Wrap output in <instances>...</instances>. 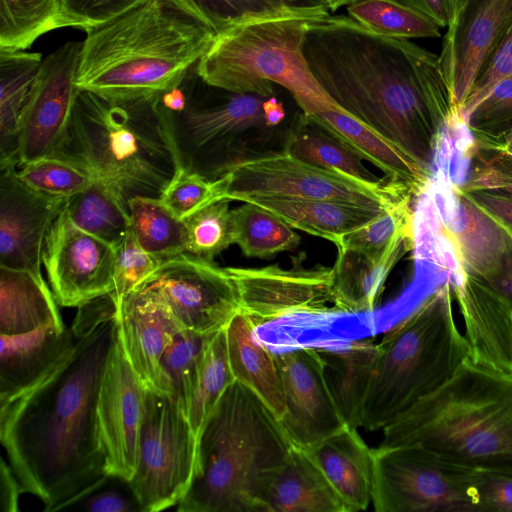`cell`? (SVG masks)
<instances>
[{
  "label": "cell",
  "mask_w": 512,
  "mask_h": 512,
  "mask_svg": "<svg viewBox=\"0 0 512 512\" xmlns=\"http://www.w3.org/2000/svg\"><path fill=\"white\" fill-rule=\"evenodd\" d=\"M73 341L34 385L0 404V442L22 493L44 511L75 505L107 482L97 400L117 335L110 295L77 308Z\"/></svg>",
  "instance_id": "6da1fadb"
},
{
  "label": "cell",
  "mask_w": 512,
  "mask_h": 512,
  "mask_svg": "<svg viewBox=\"0 0 512 512\" xmlns=\"http://www.w3.org/2000/svg\"><path fill=\"white\" fill-rule=\"evenodd\" d=\"M303 53L315 79L344 113L431 173L446 121L403 39L378 35L351 17L326 15L308 21Z\"/></svg>",
  "instance_id": "7a4b0ae2"
},
{
  "label": "cell",
  "mask_w": 512,
  "mask_h": 512,
  "mask_svg": "<svg viewBox=\"0 0 512 512\" xmlns=\"http://www.w3.org/2000/svg\"><path fill=\"white\" fill-rule=\"evenodd\" d=\"M54 156L105 185L127 211L133 198L160 199L181 167L160 95L115 98L78 89Z\"/></svg>",
  "instance_id": "3957f363"
},
{
  "label": "cell",
  "mask_w": 512,
  "mask_h": 512,
  "mask_svg": "<svg viewBox=\"0 0 512 512\" xmlns=\"http://www.w3.org/2000/svg\"><path fill=\"white\" fill-rule=\"evenodd\" d=\"M214 37L167 0H144L86 31L75 86L115 98L160 95L183 80Z\"/></svg>",
  "instance_id": "277c9868"
},
{
  "label": "cell",
  "mask_w": 512,
  "mask_h": 512,
  "mask_svg": "<svg viewBox=\"0 0 512 512\" xmlns=\"http://www.w3.org/2000/svg\"><path fill=\"white\" fill-rule=\"evenodd\" d=\"M382 430V447L418 446L469 468L512 472V377L466 360Z\"/></svg>",
  "instance_id": "5b68a950"
},
{
  "label": "cell",
  "mask_w": 512,
  "mask_h": 512,
  "mask_svg": "<svg viewBox=\"0 0 512 512\" xmlns=\"http://www.w3.org/2000/svg\"><path fill=\"white\" fill-rule=\"evenodd\" d=\"M292 447L276 416L235 380L199 435L196 474L177 511L261 512V487Z\"/></svg>",
  "instance_id": "8992f818"
},
{
  "label": "cell",
  "mask_w": 512,
  "mask_h": 512,
  "mask_svg": "<svg viewBox=\"0 0 512 512\" xmlns=\"http://www.w3.org/2000/svg\"><path fill=\"white\" fill-rule=\"evenodd\" d=\"M237 287L240 310L257 339L275 353L302 347H334L376 336L374 312L339 309L332 268L226 267Z\"/></svg>",
  "instance_id": "52a82bcc"
},
{
  "label": "cell",
  "mask_w": 512,
  "mask_h": 512,
  "mask_svg": "<svg viewBox=\"0 0 512 512\" xmlns=\"http://www.w3.org/2000/svg\"><path fill=\"white\" fill-rule=\"evenodd\" d=\"M361 428L383 429L458 371L469 345L454 320L450 283L382 333Z\"/></svg>",
  "instance_id": "ba28073f"
},
{
  "label": "cell",
  "mask_w": 512,
  "mask_h": 512,
  "mask_svg": "<svg viewBox=\"0 0 512 512\" xmlns=\"http://www.w3.org/2000/svg\"><path fill=\"white\" fill-rule=\"evenodd\" d=\"M196 65L182 80L184 108L166 113L181 167L213 180L243 160L270 153L265 147L279 136L286 111L274 95L208 85Z\"/></svg>",
  "instance_id": "9c48e42d"
},
{
  "label": "cell",
  "mask_w": 512,
  "mask_h": 512,
  "mask_svg": "<svg viewBox=\"0 0 512 512\" xmlns=\"http://www.w3.org/2000/svg\"><path fill=\"white\" fill-rule=\"evenodd\" d=\"M310 19L280 17L235 25L215 35L196 65L197 74L208 85L235 93L272 96L276 83L305 114L342 111L305 59L303 42Z\"/></svg>",
  "instance_id": "30bf717a"
},
{
  "label": "cell",
  "mask_w": 512,
  "mask_h": 512,
  "mask_svg": "<svg viewBox=\"0 0 512 512\" xmlns=\"http://www.w3.org/2000/svg\"><path fill=\"white\" fill-rule=\"evenodd\" d=\"M225 200L250 197L333 200L389 207L418 194L385 180L364 181L351 175L304 162L284 151L243 160L224 174Z\"/></svg>",
  "instance_id": "8fae6325"
},
{
  "label": "cell",
  "mask_w": 512,
  "mask_h": 512,
  "mask_svg": "<svg viewBox=\"0 0 512 512\" xmlns=\"http://www.w3.org/2000/svg\"><path fill=\"white\" fill-rule=\"evenodd\" d=\"M377 512H479L474 471L418 446L374 448Z\"/></svg>",
  "instance_id": "7c38bea8"
},
{
  "label": "cell",
  "mask_w": 512,
  "mask_h": 512,
  "mask_svg": "<svg viewBox=\"0 0 512 512\" xmlns=\"http://www.w3.org/2000/svg\"><path fill=\"white\" fill-rule=\"evenodd\" d=\"M198 440L188 418L167 395L146 388L139 458L128 481L142 512L176 506L197 469Z\"/></svg>",
  "instance_id": "4fadbf2b"
},
{
  "label": "cell",
  "mask_w": 512,
  "mask_h": 512,
  "mask_svg": "<svg viewBox=\"0 0 512 512\" xmlns=\"http://www.w3.org/2000/svg\"><path fill=\"white\" fill-rule=\"evenodd\" d=\"M135 289L155 296L182 329L199 333L224 329L240 311L237 287L226 268L188 253L162 261Z\"/></svg>",
  "instance_id": "5bb4252c"
},
{
  "label": "cell",
  "mask_w": 512,
  "mask_h": 512,
  "mask_svg": "<svg viewBox=\"0 0 512 512\" xmlns=\"http://www.w3.org/2000/svg\"><path fill=\"white\" fill-rule=\"evenodd\" d=\"M116 248L76 227L64 208L46 237L42 264L59 306L80 307L114 289Z\"/></svg>",
  "instance_id": "9a60e30c"
},
{
  "label": "cell",
  "mask_w": 512,
  "mask_h": 512,
  "mask_svg": "<svg viewBox=\"0 0 512 512\" xmlns=\"http://www.w3.org/2000/svg\"><path fill=\"white\" fill-rule=\"evenodd\" d=\"M145 391L116 335L99 388L97 425L107 473L125 481L138 463Z\"/></svg>",
  "instance_id": "2e32d148"
},
{
  "label": "cell",
  "mask_w": 512,
  "mask_h": 512,
  "mask_svg": "<svg viewBox=\"0 0 512 512\" xmlns=\"http://www.w3.org/2000/svg\"><path fill=\"white\" fill-rule=\"evenodd\" d=\"M421 194L438 216L456 266L464 272L481 276L512 243V231L444 175L437 174L433 181L430 177Z\"/></svg>",
  "instance_id": "e0dca14e"
},
{
  "label": "cell",
  "mask_w": 512,
  "mask_h": 512,
  "mask_svg": "<svg viewBox=\"0 0 512 512\" xmlns=\"http://www.w3.org/2000/svg\"><path fill=\"white\" fill-rule=\"evenodd\" d=\"M81 46L68 41L43 58L24 115L19 166L58 150L78 92L74 81Z\"/></svg>",
  "instance_id": "ac0fdd59"
},
{
  "label": "cell",
  "mask_w": 512,
  "mask_h": 512,
  "mask_svg": "<svg viewBox=\"0 0 512 512\" xmlns=\"http://www.w3.org/2000/svg\"><path fill=\"white\" fill-rule=\"evenodd\" d=\"M285 413L279 420L292 446L308 450L345 425L326 384L316 347L276 353Z\"/></svg>",
  "instance_id": "d6986e66"
},
{
  "label": "cell",
  "mask_w": 512,
  "mask_h": 512,
  "mask_svg": "<svg viewBox=\"0 0 512 512\" xmlns=\"http://www.w3.org/2000/svg\"><path fill=\"white\" fill-rule=\"evenodd\" d=\"M511 24L512 0H466L447 27L438 59L459 112Z\"/></svg>",
  "instance_id": "ffe728a7"
},
{
  "label": "cell",
  "mask_w": 512,
  "mask_h": 512,
  "mask_svg": "<svg viewBox=\"0 0 512 512\" xmlns=\"http://www.w3.org/2000/svg\"><path fill=\"white\" fill-rule=\"evenodd\" d=\"M16 169H0V267L41 274L46 237L66 200L32 190Z\"/></svg>",
  "instance_id": "44dd1931"
},
{
  "label": "cell",
  "mask_w": 512,
  "mask_h": 512,
  "mask_svg": "<svg viewBox=\"0 0 512 512\" xmlns=\"http://www.w3.org/2000/svg\"><path fill=\"white\" fill-rule=\"evenodd\" d=\"M453 290L465 323L472 365L512 377V309L482 279L458 269Z\"/></svg>",
  "instance_id": "7402d4cb"
},
{
  "label": "cell",
  "mask_w": 512,
  "mask_h": 512,
  "mask_svg": "<svg viewBox=\"0 0 512 512\" xmlns=\"http://www.w3.org/2000/svg\"><path fill=\"white\" fill-rule=\"evenodd\" d=\"M117 336L143 385L158 392L160 360L182 329L151 293L135 289L116 305Z\"/></svg>",
  "instance_id": "603a6c76"
},
{
  "label": "cell",
  "mask_w": 512,
  "mask_h": 512,
  "mask_svg": "<svg viewBox=\"0 0 512 512\" xmlns=\"http://www.w3.org/2000/svg\"><path fill=\"white\" fill-rule=\"evenodd\" d=\"M258 501L261 512H346L311 455L294 446L284 463L266 478Z\"/></svg>",
  "instance_id": "cb8c5ba5"
},
{
  "label": "cell",
  "mask_w": 512,
  "mask_h": 512,
  "mask_svg": "<svg viewBox=\"0 0 512 512\" xmlns=\"http://www.w3.org/2000/svg\"><path fill=\"white\" fill-rule=\"evenodd\" d=\"M306 451L323 471L346 512L367 509L374 489V448L367 445L358 428L345 424Z\"/></svg>",
  "instance_id": "d4e9b609"
},
{
  "label": "cell",
  "mask_w": 512,
  "mask_h": 512,
  "mask_svg": "<svg viewBox=\"0 0 512 512\" xmlns=\"http://www.w3.org/2000/svg\"><path fill=\"white\" fill-rule=\"evenodd\" d=\"M70 327L51 324L17 334H0V404L34 385L68 350Z\"/></svg>",
  "instance_id": "484cf974"
},
{
  "label": "cell",
  "mask_w": 512,
  "mask_h": 512,
  "mask_svg": "<svg viewBox=\"0 0 512 512\" xmlns=\"http://www.w3.org/2000/svg\"><path fill=\"white\" fill-rule=\"evenodd\" d=\"M375 336L317 348L326 384L345 424L361 428L378 354Z\"/></svg>",
  "instance_id": "4316f807"
},
{
  "label": "cell",
  "mask_w": 512,
  "mask_h": 512,
  "mask_svg": "<svg viewBox=\"0 0 512 512\" xmlns=\"http://www.w3.org/2000/svg\"><path fill=\"white\" fill-rule=\"evenodd\" d=\"M231 371L276 416L285 413L282 378L276 353L260 342L254 326L240 310L225 327Z\"/></svg>",
  "instance_id": "83f0119b"
},
{
  "label": "cell",
  "mask_w": 512,
  "mask_h": 512,
  "mask_svg": "<svg viewBox=\"0 0 512 512\" xmlns=\"http://www.w3.org/2000/svg\"><path fill=\"white\" fill-rule=\"evenodd\" d=\"M243 202L257 204L280 217L292 228L327 239L335 246L346 235L373 221L387 208L284 197H250Z\"/></svg>",
  "instance_id": "f1b7e54d"
},
{
  "label": "cell",
  "mask_w": 512,
  "mask_h": 512,
  "mask_svg": "<svg viewBox=\"0 0 512 512\" xmlns=\"http://www.w3.org/2000/svg\"><path fill=\"white\" fill-rule=\"evenodd\" d=\"M313 115L336 134L362 159L378 167L386 178L405 185L418 195L426 187L431 173L407 153L364 123L342 111L329 110Z\"/></svg>",
  "instance_id": "f546056e"
},
{
  "label": "cell",
  "mask_w": 512,
  "mask_h": 512,
  "mask_svg": "<svg viewBox=\"0 0 512 512\" xmlns=\"http://www.w3.org/2000/svg\"><path fill=\"white\" fill-rule=\"evenodd\" d=\"M42 54L0 50V169L19 167L25 111Z\"/></svg>",
  "instance_id": "4dcf8cb0"
},
{
  "label": "cell",
  "mask_w": 512,
  "mask_h": 512,
  "mask_svg": "<svg viewBox=\"0 0 512 512\" xmlns=\"http://www.w3.org/2000/svg\"><path fill=\"white\" fill-rule=\"evenodd\" d=\"M61 323L58 303L42 274L0 267V334Z\"/></svg>",
  "instance_id": "1f68e13d"
},
{
  "label": "cell",
  "mask_w": 512,
  "mask_h": 512,
  "mask_svg": "<svg viewBox=\"0 0 512 512\" xmlns=\"http://www.w3.org/2000/svg\"><path fill=\"white\" fill-rule=\"evenodd\" d=\"M215 35L242 23L280 17L329 15L325 0H167Z\"/></svg>",
  "instance_id": "d6a6232c"
},
{
  "label": "cell",
  "mask_w": 512,
  "mask_h": 512,
  "mask_svg": "<svg viewBox=\"0 0 512 512\" xmlns=\"http://www.w3.org/2000/svg\"><path fill=\"white\" fill-rule=\"evenodd\" d=\"M283 151L309 164L364 181H378L362 158L313 115L302 111L290 123Z\"/></svg>",
  "instance_id": "836d02e7"
},
{
  "label": "cell",
  "mask_w": 512,
  "mask_h": 512,
  "mask_svg": "<svg viewBox=\"0 0 512 512\" xmlns=\"http://www.w3.org/2000/svg\"><path fill=\"white\" fill-rule=\"evenodd\" d=\"M401 257L396 255L376 260L359 251L337 247V257L332 267L336 306L351 313L374 312L384 283Z\"/></svg>",
  "instance_id": "e575fe53"
},
{
  "label": "cell",
  "mask_w": 512,
  "mask_h": 512,
  "mask_svg": "<svg viewBox=\"0 0 512 512\" xmlns=\"http://www.w3.org/2000/svg\"><path fill=\"white\" fill-rule=\"evenodd\" d=\"M62 27H72L64 0H0V50H26Z\"/></svg>",
  "instance_id": "d590c367"
},
{
  "label": "cell",
  "mask_w": 512,
  "mask_h": 512,
  "mask_svg": "<svg viewBox=\"0 0 512 512\" xmlns=\"http://www.w3.org/2000/svg\"><path fill=\"white\" fill-rule=\"evenodd\" d=\"M64 212L76 227L115 248L131 229L127 209L111 190L96 180L67 199Z\"/></svg>",
  "instance_id": "8d00e7d4"
},
{
  "label": "cell",
  "mask_w": 512,
  "mask_h": 512,
  "mask_svg": "<svg viewBox=\"0 0 512 512\" xmlns=\"http://www.w3.org/2000/svg\"><path fill=\"white\" fill-rule=\"evenodd\" d=\"M214 333L181 329L160 360L158 392L169 396L187 418L202 358Z\"/></svg>",
  "instance_id": "74e56055"
},
{
  "label": "cell",
  "mask_w": 512,
  "mask_h": 512,
  "mask_svg": "<svg viewBox=\"0 0 512 512\" xmlns=\"http://www.w3.org/2000/svg\"><path fill=\"white\" fill-rule=\"evenodd\" d=\"M131 230L138 244L164 261L187 253L186 223L160 199L136 197L128 203Z\"/></svg>",
  "instance_id": "f35d334b"
},
{
  "label": "cell",
  "mask_w": 512,
  "mask_h": 512,
  "mask_svg": "<svg viewBox=\"0 0 512 512\" xmlns=\"http://www.w3.org/2000/svg\"><path fill=\"white\" fill-rule=\"evenodd\" d=\"M411 199L387 207L377 218L346 235L336 247L359 251L376 260L413 249Z\"/></svg>",
  "instance_id": "ab89813d"
},
{
  "label": "cell",
  "mask_w": 512,
  "mask_h": 512,
  "mask_svg": "<svg viewBox=\"0 0 512 512\" xmlns=\"http://www.w3.org/2000/svg\"><path fill=\"white\" fill-rule=\"evenodd\" d=\"M233 243L248 257L265 258L296 248L299 235L271 211L251 202L231 211Z\"/></svg>",
  "instance_id": "60d3db41"
},
{
  "label": "cell",
  "mask_w": 512,
  "mask_h": 512,
  "mask_svg": "<svg viewBox=\"0 0 512 512\" xmlns=\"http://www.w3.org/2000/svg\"><path fill=\"white\" fill-rule=\"evenodd\" d=\"M353 20L368 30L396 39L437 38L441 28L425 15L393 0H358L347 6Z\"/></svg>",
  "instance_id": "b9f144b4"
},
{
  "label": "cell",
  "mask_w": 512,
  "mask_h": 512,
  "mask_svg": "<svg viewBox=\"0 0 512 512\" xmlns=\"http://www.w3.org/2000/svg\"><path fill=\"white\" fill-rule=\"evenodd\" d=\"M234 381L224 328L213 334L205 349L191 400L188 420L197 440L224 392Z\"/></svg>",
  "instance_id": "7bdbcfd3"
},
{
  "label": "cell",
  "mask_w": 512,
  "mask_h": 512,
  "mask_svg": "<svg viewBox=\"0 0 512 512\" xmlns=\"http://www.w3.org/2000/svg\"><path fill=\"white\" fill-rule=\"evenodd\" d=\"M16 175L32 190L61 200L76 195L93 181L79 166L55 156L23 164L16 169Z\"/></svg>",
  "instance_id": "ee69618b"
},
{
  "label": "cell",
  "mask_w": 512,
  "mask_h": 512,
  "mask_svg": "<svg viewBox=\"0 0 512 512\" xmlns=\"http://www.w3.org/2000/svg\"><path fill=\"white\" fill-rule=\"evenodd\" d=\"M229 202L216 201L184 219L188 233V254L213 262L215 256L234 244Z\"/></svg>",
  "instance_id": "f6af8a7d"
},
{
  "label": "cell",
  "mask_w": 512,
  "mask_h": 512,
  "mask_svg": "<svg viewBox=\"0 0 512 512\" xmlns=\"http://www.w3.org/2000/svg\"><path fill=\"white\" fill-rule=\"evenodd\" d=\"M224 195V175L212 180L180 167L161 195L160 201L184 220L211 203L225 200Z\"/></svg>",
  "instance_id": "bcb514c9"
},
{
  "label": "cell",
  "mask_w": 512,
  "mask_h": 512,
  "mask_svg": "<svg viewBox=\"0 0 512 512\" xmlns=\"http://www.w3.org/2000/svg\"><path fill=\"white\" fill-rule=\"evenodd\" d=\"M161 262L138 244L130 229L124 240L116 247L114 289L110 294L115 305L154 272Z\"/></svg>",
  "instance_id": "7dc6e473"
},
{
  "label": "cell",
  "mask_w": 512,
  "mask_h": 512,
  "mask_svg": "<svg viewBox=\"0 0 512 512\" xmlns=\"http://www.w3.org/2000/svg\"><path fill=\"white\" fill-rule=\"evenodd\" d=\"M464 121L474 136H493L512 128V74L500 80Z\"/></svg>",
  "instance_id": "c3c4849f"
},
{
  "label": "cell",
  "mask_w": 512,
  "mask_h": 512,
  "mask_svg": "<svg viewBox=\"0 0 512 512\" xmlns=\"http://www.w3.org/2000/svg\"><path fill=\"white\" fill-rule=\"evenodd\" d=\"M512 74V24L480 69L460 114L463 120L503 78ZM465 122V121H464Z\"/></svg>",
  "instance_id": "681fc988"
},
{
  "label": "cell",
  "mask_w": 512,
  "mask_h": 512,
  "mask_svg": "<svg viewBox=\"0 0 512 512\" xmlns=\"http://www.w3.org/2000/svg\"><path fill=\"white\" fill-rule=\"evenodd\" d=\"M474 488L479 512H512V472L475 469Z\"/></svg>",
  "instance_id": "f907efd6"
},
{
  "label": "cell",
  "mask_w": 512,
  "mask_h": 512,
  "mask_svg": "<svg viewBox=\"0 0 512 512\" xmlns=\"http://www.w3.org/2000/svg\"><path fill=\"white\" fill-rule=\"evenodd\" d=\"M144 0H64L72 27L85 32L102 25Z\"/></svg>",
  "instance_id": "816d5d0a"
},
{
  "label": "cell",
  "mask_w": 512,
  "mask_h": 512,
  "mask_svg": "<svg viewBox=\"0 0 512 512\" xmlns=\"http://www.w3.org/2000/svg\"><path fill=\"white\" fill-rule=\"evenodd\" d=\"M108 480L76 504L80 503L84 510L90 512H142L129 484L125 489L107 487Z\"/></svg>",
  "instance_id": "f5cc1de1"
},
{
  "label": "cell",
  "mask_w": 512,
  "mask_h": 512,
  "mask_svg": "<svg viewBox=\"0 0 512 512\" xmlns=\"http://www.w3.org/2000/svg\"><path fill=\"white\" fill-rule=\"evenodd\" d=\"M479 278L512 309V243Z\"/></svg>",
  "instance_id": "db71d44e"
},
{
  "label": "cell",
  "mask_w": 512,
  "mask_h": 512,
  "mask_svg": "<svg viewBox=\"0 0 512 512\" xmlns=\"http://www.w3.org/2000/svg\"><path fill=\"white\" fill-rule=\"evenodd\" d=\"M467 193L478 205L512 231V191L479 190Z\"/></svg>",
  "instance_id": "11a10c76"
},
{
  "label": "cell",
  "mask_w": 512,
  "mask_h": 512,
  "mask_svg": "<svg viewBox=\"0 0 512 512\" xmlns=\"http://www.w3.org/2000/svg\"><path fill=\"white\" fill-rule=\"evenodd\" d=\"M433 20L440 28H447L453 18L451 0H393Z\"/></svg>",
  "instance_id": "9f6ffc18"
},
{
  "label": "cell",
  "mask_w": 512,
  "mask_h": 512,
  "mask_svg": "<svg viewBox=\"0 0 512 512\" xmlns=\"http://www.w3.org/2000/svg\"><path fill=\"white\" fill-rule=\"evenodd\" d=\"M20 484L9 464L1 458L0 464V505L3 512L18 511Z\"/></svg>",
  "instance_id": "6f0895ef"
},
{
  "label": "cell",
  "mask_w": 512,
  "mask_h": 512,
  "mask_svg": "<svg viewBox=\"0 0 512 512\" xmlns=\"http://www.w3.org/2000/svg\"><path fill=\"white\" fill-rule=\"evenodd\" d=\"M473 144L499 151L512 159V128L493 136H474Z\"/></svg>",
  "instance_id": "680465c9"
},
{
  "label": "cell",
  "mask_w": 512,
  "mask_h": 512,
  "mask_svg": "<svg viewBox=\"0 0 512 512\" xmlns=\"http://www.w3.org/2000/svg\"><path fill=\"white\" fill-rule=\"evenodd\" d=\"M325 1L328 5L329 10H331L332 12H335L339 8H341L343 6L351 5L358 0H325Z\"/></svg>",
  "instance_id": "91938a15"
},
{
  "label": "cell",
  "mask_w": 512,
  "mask_h": 512,
  "mask_svg": "<svg viewBox=\"0 0 512 512\" xmlns=\"http://www.w3.org/2000/svg\"><path fill=\"white\" fill-rule=\"evenodd\" d=\"M465 1L466 0H451L453 18L456 15V13L459 11V9L462 7V5L465 3ZM453 18H452V20H453Z\"/></svg>",
  "instance_id": "94428289"
}]
</instances>
